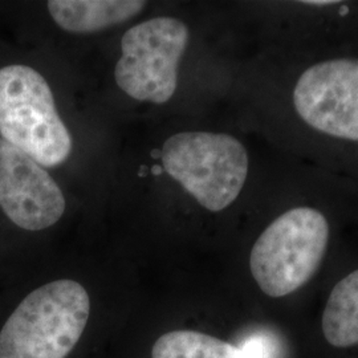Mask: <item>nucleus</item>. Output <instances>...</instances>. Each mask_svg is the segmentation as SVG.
Returning a JSON list of instances; mask_svg holds the SVG:
<instances>
[{"label": "nucleus", "mask_w": 358, "mask_h": 358, "mask_svg": "<svg viewBox=\"0 0 358 358\" xmlns=\"http://www.w3.org/2000/svg\"><path fill=\"white\" fill-rule=\"evenodd\" d=\"M136 307L77 278L50 279L0 319V358H110Z\"/></svg>", "instance_id": "f257e3e1"}, {"label": "nucleus", "mask_w": 358, "mask_h": 358, "mask_svg": "<svg viewBox=\"0 0 358 358\" xmlns=\"http://www.w3.org/2000/svg\"><path fill=\"white\" fill-rule=\"evenodd\" d=\"M0 136L41 166H59L71 157L73 141L51 88L31 66L0 69Z\"/></svg>", "instance_id": "f03ea898"}, {"label": "nucleus", "mask_w": 358, "mask_h": 358, "mask_svg": "<svg viewBox=\"0 0 358 358\" xmlns=\"http://www.w3.org/2000/svg\"><path fill=\"white\" fill-rule=\"evenodd\" d=\"M329 239L327 217L312 207H296L275 219L250 252V271L269 297L301 288L320 267Z\"/></svg>", "instance_id": "7ed1b4c3"}, {"label": "nucleus", "mask_w": 358, "mask_h": 358, "mask_svg": "<svg viewBox=\"0 0 358 358\" xmlns=\"http://www.w3.org/2000/svg\"><path fill=\"white\" fill-rule=\"evenodd\" d=\"M161 159L167 174L206 210L219 213L239 196L248 176V154L232 136L185 131L170 137Z\"/></svg>", "instance_id": "20e7f679"}, {"label": "nucleus", "mask_w": 358, "mask_h": 358, "mask_svg": "<svg viewBox=\"0 0 358 358\" xmlns=\"http://www.w3.org/2000/svg\"><path fill=\"white\" fill-rule=\"evenodd\" d=\"M187 43L189 28L176 17H154L131 27L121 40L117 85L134 100L167 103L178 87V64Z\"/></svg>", "instance_id": "39448f33"}, {"label": "nucleus", "mask_w": 358, "mask_h": 358, "mask_svg": "<svg viewBox=\"0 0 358 358\" xmlns=\"http://www.w3.org/2000/svg\"><path fill=\"white\" fill-rule=\"evenodd\" d=\"M294 105L310 128L358 141V60L333 59L309 66L296 83Z\"/></svg>", "instance_id": "423d86ee"}, {"label": "nucleus", "mask_w": 358, "mask_h": 358, "mask_svg": "<svg viewBox=\"0 0 358 358\" xmlns=\"http://www.w3.org/2000/svg\"><path fill=\"white\" fill-rule=\"evenodd\" d=\"M64 194L29 155L0 138V207L22 230L55 226L65 213Z\"/></svg>", "instance_id": "0eeeda50"}, {"label": "nucleus", "mask_w": 358, "mask_h": 358, "mask_svg": "<svg viewBox=\"0 0 358 358\" xmlns=\"http://www.w3.org/2000/svg\"><path fill=\"white\" fill-rule=\"evenodd\" d=\"M141 0H51L48 11L62 29L93 34L124 23L145 8Z\"/></svg>", "instance_id": "6e6552de"}, {"label": "nucleus", "mask_w": 358, "mask_h": 358, "mask_svg": "<svg viewBox=\"0 0 358 358\" xmlns=\"http://www.w3.org/2000/svg\"><path fill=\"white\" fill-rule=\"evenodd\" d=\"M322 332L331 345L358 344V269L334 285L322 313Z\"/></svg>", "instance_id": "1a4fd4ad"}, {"label": "nucleus", "mask_w": 358, "mask_h": 358, "mask_svg": "<svg viewBox=\"0 0 358 358\" xmlns=\"http://www.w3.org/2000/svg\"><path fill=\"white\" fill-rule=\"evenodd\" d=\"M242 349L248 358L280 357V344L276 336L263 328L245 329Z\"/></svg>", "instance_id": "9d476101"}, {"label": "nucleus", "mask_w": 358, "mask_h": 358, "mask_svg": "<svg viewBox=\"0 0 358 358\" xmlns=\"http://www.w3.org/2000/svg\"><path fill=\"white\" fill-rule=\"evenodd\" d=\"M306 4H312V6H329V4H334L336 0H307L303 1Z\"/></svg>", "instance_id": "9b49d317"}]
</instances>
